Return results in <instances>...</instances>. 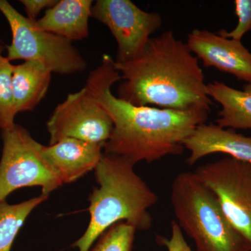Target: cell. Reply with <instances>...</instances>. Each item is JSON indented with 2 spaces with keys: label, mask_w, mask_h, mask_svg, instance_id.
<instances>
[{
  "label": "cell",
  "mask_w": 251,
  "mask_h": 251,
  "mask_svg": "<svg viewBox=\"0 0 251 251\" xmlns=\"http://www.w3.org/2000/svg\"><path fill=\"white\" fill-rule=\"evenodd\" d=\"M234 4L238 17L237 26L230 31L221 29L216 32L227 39L242 41L243 36L251 31V0H235Z\"/></svg>",
  "instance_id": "19"
},
{
  "label": "cell",
  "mask_w": 251,
  "mask_h": 251,
  "mask_svg": "<svg viewBox=\"0 0 251 251\" xmlns=\"http://www.w3.org/2000/svg\"><path fill=\"white\" fill-rule=\"evenodd\" d=\"M52 72L34 61H25L13 65V93L18 114L31 111L45 98Z\"/></svg>",
  "instance_id": "15"
},
{
  "label": "cell",
  "mask_w": 251,
  "mask_h": 251,
  "mask_svg": "<svg viewBox=\"0 0 251 251\" xmlns=\"http://www.w3.org/2000/svg\"><path fill=\"white\" fill-rule=\"evenodd\" d=\"M114 62L104 54L101 64L90 72L85 85L113 123L104 153L124 157L135 164L182 154L185 140L206 123L209 112L138 106L118 98L111 92L112 86L122 80Z\"/></svg>",
  "instance_id": "1"
},
{
  "label": "cell",
  "mask_w": 251,
  "mask_h": 251,
  "mask_svg": "<svg viewBox=\"0 0 251 251\" xmlns=\"http://www.w3.org/2000/svg\"><path fill=\"white\" fill-rule=\"evenodd\" d=\"M114 65L122 80L117 97L125 101L138 106L210 111L212 100L206 94L199 59L172 30L151 37L133 60L114 62Z\"/></svg>",
  "instance_id": "2"
},
{
  "label": "cell",
  "mask_w": 251,
  "mask_h": 251,
  "mask_svg": "<svg viewBox=\"0 0 251 251\" xmlns=\"http://www.w3.org/2000/svg\"><path fill=\"white\" fill-rule=\"evenodd\" d=\"M0 12L12 34L11 44L6 46L10 62L34 61L64 75L85 72L87 61L72 41L44 30L36 21L23 16L6 0H0Z\"/></svg>",
  "instance_id": "5"
},
{
  "label": "cell",
  "mask_w": 251,
  "mask_h": 251,
  "mask_svg": "<svg viewBox=\"0 0 251 251\" xmlns=\"http://www.w3.org/2000/svg\"><path fill=\"white\" fill-rule=\"evenodd\" d=\"M57 0H21L20 2L24 6L27 18L31 21H37L41 11L49 9L57 4Z\"/></svg>",
  "instance_id": "21"
},
{
  "label": "cell",
  "mask_w": 251,
  "mask_h": 251,
  "mask_svg": "<svg viewBox=\"0 0 251 251\" xmlns=\"http://www.w3.org/2000/svg\"><path fill=\"white\" fill-rule=\"evenodd\" d=\"M206 94L221 105L216 125L231 129H251V83L243 90L232 88L222 82L206 84Z\"/></svg>",
  "instance_id": "14"
},
{
  "label": "cell",
  "mask_w": 251,
  "mask_h": 251,
  "mask_svg": "<svg viewBox=\"0 0 251 251\" xmlns=\"http://www.w3.org/2000/svg\"><path fill=\"white\" fill-rule=\"evenodd\" d=\"M92 17L110 29L116 40L117 63L130 62L139 55L163 20L156 12H148L130 0H97Z\"/></svg>",
  "instance_id": "8"
},
{
  "label": "cell",
  "mask_w": 251,
  "mask_h": 251,
  "mask_svg": "<svg viewBox=\"0 0 251 251\" xmlns=\"http://www.w3.org/2000/svg\"><path fill=\"white\" fill-rule=\"evenodd\" d=\"M135 165L124 157L103 153L94 170L99 187L90 196V222L73 247L90 251L99 237L122 221L140 230L151 227L148 209L158 202V197L136 174Z\"/></svg>",
  "instance_id": "3"
},
{
  "label": "cell",
  "mask_w": 251,
  "mask_h": 251,
  "mask_svg": "<svg viewBox=\"0 0 251 251\" xmlns=\"http://www.w3.org/2000/svg\"><path fill=\"white\" fill-rule=\"evenodd\" d=\"M92 0H60L37 19L38 25L71 41L89 36V19L92 17Z\"/></svg>",
  "instance_id": "13"
},
{
  "label": "cell",
  "mask_w": 251,
  "mask_h": 251,
  "mask_svg": "<svg viewBox=\"0 0 251 251\" xmlns=\"http://www.w3.org/2000/svg\"><path fill=\"white\" fill-rule=\"evenodd\" d=\"M47 198V196L42 194L19 204H10L6 201L0 202V251H11L28 216Z\"/></svg>",
  "instance_id": "16"
},
{
  "label": "cell",
  "mask_w": 251,
  "mask_h": 251,
  "mask_svg": "<svg viewBox=\"0 0 251 251\" xmlns=\"http://www.w3.org/2000/svg\"><path fill=\"white\" fill-rule=\"evenodd\" d=\"M105 144L76 138H65L42 147L46 161L58 175L62 184H69L95 170L103 156Z\"/></svg>",
  "instance_id": "11"
},
{
  "label": "cell",
  "mask_w": 251,
  "mask_h": 251,
  "mask_svg": "<svg viewBox=\"0 0 251 251\" xmlns=\"http://www.w3.org/2000/svg\"><path fill=\"white\" fill-rule=\"evenodd\" d=\"M186 44L204 67L215 68L251 83V52L242 41L206 29H195L188 34Z\"/></svg>",
  "instance_id": "10"
},
{
  "label": "cell",
  "mask_w": 251,
  "mask_h": 251,
  "mask_svg": "<svg viewBox=\"0 0 251 251\" xmlns=\"http://www.w3.org/2000/svg\"><path fill=\"white\" fill-rule=\"evenodd\" d=\"M156 242L160 245L166 247L168 251H193L184 239L182 229L176 221H172L170 239L158 236Z\"/></svg>",
  "instance_id": "20"
},
{
  "label": "cell",
  "mask_w": 251,
  "mask_h": 251,
  "mask_svg": "<svg viewBox=\"0 0 251 251\" xmlns=\"http://www.w3.org/2000/svg\"><path fill=\"white\" fill-rule=\"evenodd\" d=\"M176 222L194 241L196 251H251L245 238L229 223L214 193L195 172L179 173L171 185Z\"/></svg>",
  "instance_id": "4"
},
{
  "label": "cell",
  "mask_w": 251,
  "mask_h": 251,
  "mask_svg": "<svg viewBox=\"0 0 251 251\" xmlns=\"http://www.w3.org/2000/svg\"><path fill=\"white\" fill-rule=\"evenodd\" d=\"M195 173L217 198L221 209L251 247V163L227 156Z\"/></svg>",
  "instance_id": "7"
},
{
  "label": "cell",
  "mask_w": 251,
  "mask_h": 251,
  "mask_svg": "<svg viewBox=\"0 0 251 251\" xmlns=\"http://www.w3.org/2000/svg\"><path fill=\"white\" fill-rule=\"evenodd\" d=\"M46 126L50 145L65 138L105 144L113 130L108 112L85 86L78 92L69 94L56 106Z\"/></svg>",
  "instance_id": "9"
},
{
  "label": "cell",
  "mask_w": 251,
  "mask_h": 251,
  "mask_svg": "<svg viewBox=\"0 0 251 251\" xmlns=\"http://www.w3.org/2000/svg\"><path fill=\"white\" fill-rule=\"evenodd\" d=\"M190 155L186 163L193 166L201 158L216 153L251 163V136L224 128L216 124H203L196 128L184 143Z\"/></svg>",
  "instance_id": "12"
},
{
  "label": "cell",
  "mask_w": 251,
  "mask_h": 251,
  "mask_svg": "<svg viewBox=\"0 0 251 251\" xmlns=\"http://www.w3.org/2000/svg\"><path fill=\"white\" fill-rule=\"evenodd\" d=\"M1 135L0 202L19 188L40 186L42 194L49 196L62 186L58 175L43 156V145L25 128L15 124L1 131Z\"/></svg>",
  "instance_id": "6"
},
{
  "label": "cell",
  "mask_w": 251,
  "mask_h": 251,
  "mask_svg": "<svg viewBox=\"0 0 251 251\" xmlns=\"http://www.w3.org/2000/svg\"><path fill=\"white\" fill-rule=\"evenodd\" d=\"M12 71L9 59L0 55V131L12 127L18 115L11 82Z\"/></svg>",
  "instance_id": "17"
},
{
  "label": "cell",
  "mask_w": 251,
  "mask_h": 251,
  "mask_svg": "<svg viewBox=\"0 0 251 251\" xmlns=\"http://www.w3.org/2000/svg\"><path fill=\"white\" fill-rule=\"evenodd\" d=\"M136 229L125 221L117 223L100 237L90 251H131Z\"/></svg>",
  "instance_id": "18"
},
{
  "label": "cell",
  "mask_w": 251,
  "mask_h": 251,
  "mask_svg": "<svg viewBox=\"0 0 251 251\" xmlns=\"http://www.w3.org/2000/svg\"><path fill=\"white\" fill-rule=\"evenodd\" d=\"M6 50V46L3 44L2 41L0 39V55H2V52Z\"/></svg>",
  "instance_id": "22"
}]
</instances>
